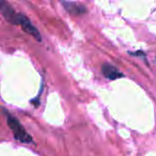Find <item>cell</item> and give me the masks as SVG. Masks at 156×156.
<instances>
[{
    "instance_id": "cell-1",
    "label": "cell",
    "mask_w": 156,
    "mask_h": 156,
    "mask_svg": "<svg viewBox=\"0 0 156 156\" xmlns=\"http://www.w3.org/2000/svg\"><path fill=\"white\" fill-rule=\"evenodd\" d=\"M5 115H6V123L9 126L10 130L12 131L15 139L23 144L32 143V137L30 136L29 133H27L24 127L20 124L19 121L16 118L10 115L8 112H5Z\"/></svg>"
},
{
    "instance_id": "cell-2",
    "label": "cell",
    "mask_w": 156,
    "mask_h": 156,
    "mask_svg": "<svg viewBox=\"0 0 156 156\" xmlns=\"http://www.w3.org/2000/svg\"><path fill=\"white\" fill-rule=\"evenodd\" d=\"M16 25L20 26L24 29V31H26L27 34L31 35L36 39H37V40L40 41L41 38H40V34H39L38 30L32 25V23L30 22V20L26 16H24L22 14H18Z\"/></svg>"
},
{
    "instance_id": "cell-3",
    "label": "cell",
    "mask_w": 156,
    "mask_h": 156,
    "mask_svg": "<svg viewBox=\"0 0 156 156\" xmlns=\"http://www.w3.org/2000/svg\"><path fill=\"white\" fill-rule=\"evenodd\" d=\"M101 70L104 77L111 80H115L117 79L123 77V74L121 71H119L118 69H116L114 66L111 64H104L101 68Z\"/></svg>"
}]
</instances>
